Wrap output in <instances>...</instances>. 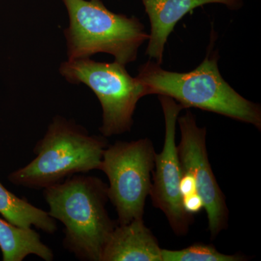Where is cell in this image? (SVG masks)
Returning <instances> with one entry per match:
<instances>
[{
    "instance_id": "14",
    "label": "cell",
    "mask_w": 261,
    "mask_h": 261,
    "mask_svg": "<svg viewBox=\"0 0 261 261\" xmlns=\"http://www.w3.org/2000/svg\"><path fill=\"white\" fill-rule=\"evenodd\" d=\"M182 204L187 214H198L204 208L203 202L197 192L182 197Z\"/></svg>"
},
{
    "instance_id": "1",
    "label": "cell",
    "mask_w": 261,
    "mask_h": 261,
    "mask_svg": "<svg viewBox=\"0 0 261 261\" xmlns=\"http://www.w3.org/2000/svg\"><path fill=\"white\" fill-rule=\"evenodd\" d=\"M211 40L205 59L195 70L169 71L149 59L141 65L137 78L145 86L147 95L168 96L185 109L198 108L260 130V105L245 99L224 80L219 68V51L213 49V37Z\"/></svg>"
},
{
    "instance_id": "4",
    "label": "cell",
    "mask_w": 261,
    "mask_h": 261,
    "mask_svg": "<svg viewBox=\"0 0 261 261\" xmlns=\"http://www.w3.org/2000/svg\"><path fill=\"white\" fill-rule=\"evenodd\" d=\"M62 2L69 18L64 35L70 61L106 53L126 66L137 60L140 47L149 40L140 19L113 13L101 0Z\"/></svg>"
},
{
    "instance_id": "5",
    "label": "cell",
    "mask_w": 261,
    "mask_h": 261,
    "mask_svg": "<svg viewBox=\"0 0 261 261\" xmlns=\"http://www.w3.org/2000/svg\"><path fill=\"white\" fill-rule=\"evenodd\" d=\"M59 72L68 83L85 84L97 96L102 109V136L130 132L137 103L147 94L145 86L128 73L125 65L90 58L67 60L60 65Z\"/></svg>"
},
{
    "instance_id": "13",
    "label": "cell",
    "mask_w": 261,
    "mask_h": 261,
    "mask_svg": "<svg viewBox=\"0 0 261 261\" xmlns=\"http://www.w3.org/2000/svg\"><path fill=\"white\" fill-rule=\"evenodd\" d=\"M162 261H243L246 258L240 255H226L218 251L211 245L195 244L182 250L162 249Z\"/></svg>"
},
{
    "instance_id": "10",
    "label": "cell",
    "mask_w": 261,
    "mask_h": 261,
    "mask_svg": "<svg viewBox=\"0 0 261 261\" xmlns=\"http://www.w3.org/2000/svg\"><path fill=\"white\" fill-rule=\"evenodd\" d=\"M159 241L143 218L117 224L103 250L101 261H162Z\"/></svg>"
},
{
    "instance_id": "15",
    "label": "cell",
    "mask_w": 261,
    "mask_h": 261,
    "mask_svg": "<svg viewBox=\"0 0 261 261\" xmlns=\"http://www.w3.org/2000/svg\"><path fill=\"white\" fill-rule=\"evenodd\" d=\"M179 189L181 197L185 195H191V194L197 192L195 178L192 176L191 173L182 171Z\"/></svg>"
},
{
    "instance_id": "6",
    "label": "cell",
    "mask_w": 261,
    "mask_h": 261,
    "mask_svg": "<svg viewBox=\"0 0 261 261\" xmlns=\"http://www.w3.org/2000/svg\"><path fill=\"white\" fill-rule=\"evenodd\" d=\"M155 154L148 138L118 141L105 149L99 170L108 176V198L116 208L118 224L143 218Z\"/></svg>"
},
{
    "instance_id": "2",
    "label": "cell",
    "mask_w": 261,
    "mask_h": 261,
    "mask_svg": "<svg viewBox=\"0 0 261 261\" xmlns=\"http://www.w3.org/2000/svg\"><path fill=\"white\" fill-rule=\"evenodd\" d=\"M108 187L97 176L79 173L44 189L48 213L64 225L63 246L81 260L101 261L118 224L106 209Z\"/></svg>"
},
{
    "instance_id": "3",
    "label": "cell",
    "mask_w": 261,
    "mask_h": 261,
    "mask_svg": "<svg viewBox=\"0 0 261 261\" xmlns=\"http://www.w3.org/2000/svg\"><path fill=\"white\" fill-rule=\"evenodd\" d=\"M108 146L104 136L90 135L74 121L57 116L34 147L36 157L10 173L8 180L17 186L44 190L73 175L99 170Z\"/></svg>"
},
{
    "instance_id": "9",
    "label": "cell",
    "mask_w": 261,
    "mask_h": 261,
    "mask_svg": "<svg viewBox=\"0 0 261 261\" xmlns=\"http://www.w3.org/2000/svg\"><path fill=\"white\" fill-rule=\"evenodd\" d=\"M151 24L146 55L161 65L168 38L178 22L190 11L207 4L226 5L237 10L243 6V0H142Z\"/></svg>"
},
{
    "instance_id": "12",
    "label": "cell",
    "mask_w": 261,
    "mask_h": 261,
    "mask_svg": "<svg viewBox=\"0 0 261 261\" xmlns=\"http://www.w3.org/2000/svg\"><path fill=\"white\" fill-rule=\"evenodd\" d=\"M0 214L5 221L22 228L34 226L53 234L58 230L56 220L25 199L10 192L0 182Z\"/></svg>"
},
{
    "instance_id": "8",
    "label": "cell",
    "mask_w": 261,
    "mask_h": 261,
    "mask_svg": "<svg viewBox=\"0 0 261 261\" xmlns=\"http://www.w3.org/2000/svg\"><path fill=\"white\" fill-rule=\"evenodd\" d=\"M181 140L177 145L184 172L195 178L197 193L207 214L211 239L216 238L228 226V210L224 192L220 188L209 162L205 127L197 126L195 115L187 111L178 118Z\"/></svg>"
},
{
    "instance_id": "11",
    "label": "cell",
    "mask_w": 261,
    "mask_h": 261,
    "mask_svg": "<svg viewBox=\"0 0 261 261\" xmlns=\"http://www.w3.org/2000/svg\"><path fill=\"white\" fill-rule=\"evenodd\" d=\"M0 250L3 261H22L35 255L45 261L54 260V253L42 243L32 228H22L0 219Z\"/></svg>"
},
{
    "instance_id": "7",
    "label": "cell",
    "mask_w": 261,
    "mask_h": 261,
    "mask_svg": "<svg viewBox=\"0 0 261 261\" xmlns=\"http://www.w3.org/2000/svg\"><path fill=\"white\" fill-rule=\"evenodd\" d=\"M165 120V139L162 151L156 152L155 171L152 172L150 194L152 204L166 217L173 232L185 236L193 222V216L187 214L182 204L179 185L182 168L176 144L178 115L185 109L179 103L168 96L159 95Z\"/></svg>"
}]
</instances>
